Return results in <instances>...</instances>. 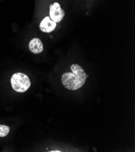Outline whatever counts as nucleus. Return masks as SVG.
Returning a JSON list of instances; mask_svg holds the SVG:
<instances>
[{
	"label": "nucleus",
	"instance_id": "nucleus-6",
	"mask_svg": "<svg viewBox=\"0 0 135 152\" xmlns=\"http://www.w3.org/2000/svg\"><path fill=\"white\" fill-rule=\"evenodd\" d=\"M10 132V128L7 126L0 125V137H5Z\"/></svg>",
	"mask_w": 135,
	"mask_h": 152
},
{
	"label": "nucleus",
	"instance_id": "nucleus-1",
	"mask_svg": "<svg viewBox=\"0 0 135 152\" xmlns=\"http://www.w3.org/2000/svg\"><path fill=\"white\" fill-rule=\"evenodd\" d=\"M72 72H67L63 75L61 81L63 86L70 90H77L85 84L87 75L83 68L77 64L71 66Z\"/></svg>",
	"mask_w": 135,
	"mask_h": 152
},
{
	"label": "nucleus",
	"instance_id": "nucleus-3",
	"mask_svg": "<svg viewBox=\"0 0 135 152\" xmlns=\"http://www.w3.org/2000/svg\"><path fill=\"white\" fill-rule=\"evenodd\" d=\"M49 15V17L52 21L55 23H59L64 18L65 12L58 3H55L50 6Z\"/></svg>",
	"mask_w": 135,
	"mask_h": 152
},
{
	"label": "nucleus",
	"instance_id": "nucleus-5",
	"mask_svg": "<svg viewBox=\"0 0 135 152\" xmlns=\"http://www.w3.org/2000/svg\"><path fill=\"white\" fill-rule=\"evenodd\" d=\"M29 49L33 53L38 54L43 51V44L39 38H34L29 42Z\"/></svg>",
	"mask_w": 135,
	"mask_h": 152
},
{
	"label": "nucleus",
	"instance_id": "nucleus-2",
	"mask_svg": "<svg viewBox=\"0 0 135 152\" xmlns=\"http://www.w3.org/2000/svg\"><path fill=\"white\" fill-rule=\"evenodd\" d=\"M10 83L13 89L19 93L26 92L31 85L29 78L23 73L13 74L11 78Z\"/></svg>",
	"mask_w": 135,
	"mask_h": 152
},
{
	"label": "nucleus",
	"instance_id": "nucleus-4",
	"mask_svg": "<svg viewBox=\"0 0 135 152\" xmlns=\"http://www.w3.org/2000/svg\"><path fill=\"white\" fill-rule=\"evenodd\" d=\"M56 26V23L52 21L49 17H46L41 22L39 28L42 32L50 33L53 31Z\"/></svg>",
	"mask_w": 135,
	"mask_h": 152
}]
</instances>
